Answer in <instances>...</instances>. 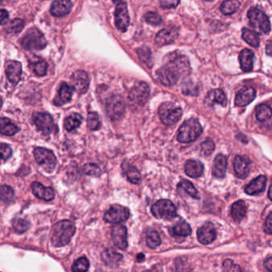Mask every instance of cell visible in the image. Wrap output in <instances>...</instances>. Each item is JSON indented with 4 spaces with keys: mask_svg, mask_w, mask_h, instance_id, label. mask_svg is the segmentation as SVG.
I'll return each mask as SVG.
<instances>
[{
    "mask_svg": "<svg viewBox=\"0 0 272 272\" xmlns=\"http://www.w3.org/2000/svg\"><path fill=\"white\" fill-rule=\"evenodd\" d=\"M1 1H2H2H3V0H1Z\"/></svg>",
    "mask_w": 272,
    "mask_h": 272,
    "instance_id": "cell-62",
    "label": "cell"
},
{
    "mask_svg": "<svg viewBox=\"0 0 272 272\" xmlns=\"http://www.w3.org/2000/svg\"><path fill=\"white\" fill-rule=\"evenodd\" d=\"M123 256L120 253L116 251L113 248H106L102 253V259L105 264L110 268H116L118 267L122 262Z\"/></svg>",
    "mask_w": 272,
    "mask_h": 272,
    "instance_id": "cell-23",
    "label": "cell"
},
{
    "mask_svg": "<svg viewBox=\"0 0 272 272\" xmlns=\"http://www.w3.org/2000/svg\"><path fill=\"white\" fill-rule=\"evenodd\" d=\"M83 122V118L79 113H72L71 115L66 118L64 122L65 129L69 132H72L80 126Z\"/></svg>",
    "mask_w": 272,
    "mask_h": 272,
    "instance_id": "cell-33",
    "label": "cell"
},
{
    "mask_svg": "<svg viewBox=\"0 0 272 272\" xmlns=\"http://www.w3.org/2000/svg\"><path fill=\"white\" fill-rule=\"evenodd\" d=\"M227 166L228 161L226 157L222 154L217 155L214 160L212 174L217 178H224L226 175Z\"/></svg>",
    "mask_w": 272,
    "mask_h": 272,
    "instance_id": "cell-26",
    "label": "cell"
},
{
    "mask_svg": "<svg viewBox=\"0 0 272 272\" xmlns=\"http://www.w3.org/2000/svg\"><path fill=\"white\" fill-rule=\"evenodd\" d=\"M21 44L26 50L37 51L45 48L47 44L43 34L37 28H31L22 38Z\"/></svg>",
    "mask_w": 272,
    "mask_h": 272,
    "instance_id": "cell-4",
    "label": "cell"
},
{
    "mask_svg": "<svg viewBox=\"0 0 272 272\" xmlns=\"http://www.w3.org/2000/svg\"><path fill=\"white\" fill-rule=\"evenodd\" d=\"M266 53L269 56H272V41L269 42L266 46Z\"/></svg>",
    "mask_w": 272,
    "mask_h": 272,
    "instance_id": "cell-57",
    "label": "cell"
},
{
    "mask_svg": "<svg viewBox=\"0 0 272 272\" xmlns=\"http://www.w3.org/2000/svg\"><path fill=\"white\" fill-rule=\"evenodd\" d=\"M25 22L22 20L20 19H16L12 20L7 26V33L11 35H17L19 33L22 31V29L24 28Z\"/></svg>",
    "mask_w": 272,
    "mask_h": 272,
    "instance_id": "cell-39",
    "label": "cell"
},
{
    "mask_svg": "<svg viewBox=\"0 0 272 272\" xmlns=\"http://www.w3.org/2000/svg\"><path fill=\"white\" fill-rule=\"evenodd\" d=\"M12 225H13L15 231L16 232L20 233V234L26 232L28 230L29 228H30V223L28 221H26V220L21 219V218L15 219L13 220V223H12Z\"/></svg>",
    "mask_w": 272,
    "mask_h": 272,
    "instance_id": "cell-42",
    "label": "cell"
},
{
    "mask_svg": "<svg viewBox=\"0 0 272 272\" xmlns=\"http://www.w3.org/2000/svg\"><path fill=\"white\" fill-rule=\"evenodd\" d=\"M87 125L89 129L91 130H98L101 128L102 123L98 113L95 112L89 113L87 117Z\"/></svg>",
    "mask_w": 272,
    "mask_h": 272,
    "instance_id": "cell-40",
    "label": "cell"
},
{
    "mask_svg": "<svg viewBox=\"0 0 272 272\" xmlns=\"http://www.w3.org/2000/svg\"><path fill=\"white\" fill-rule=\"evenodd\" d=\"M115 25L117 28L122 32L126 31L129 25V16L126 3L125 2H119L115 10Z\"/></svg>",
    "mask_w": 272,
    "mask_h": 272,
    "instance_id": "cell-13",
    "label": "cell"
},
{
    "mask_svg": "<svg viewBox=\"0 0 272 272\" xmlns=\"http://www.w3.org/2000/svg\"><path fill=\"white\" fill-rule=\"evenodd\" d=\"M1 154H2V160H7L11 157L12 154V150H11V147L8 145L2 143L1 145Z\"/></svg>",
    "mask_w": 272,
    "mask_h": 272,
    "instance_id": "cell-53",
    "label": "cell"
},
{
    "mask_svg": "<svg viewBox=\"0 0 272 272\" xmlns=\"http://www.w3.org/2000/svg\"><path fill=\"white\" fill-rule=\"evenodd\" d=\"M34 156L37 163L46 170H52L56 166L57 159L55 155L52 151L49 150L47 148L41 147L35 148Z\"/></svg>",
    "mask_w": 272,
    "mask_h": 272,
    "instance_id": "cell-10",
    "label": "cell"
},
{
    "mask_svg": "<svg viewBox=\"0 0 272 272\" xmlns=\"http://www.w3.org/2000/svg\"><path fill=\"white\" fill-rule=\"evenodd\" d=\"M74 87L68 85L67 83H63L59 88V94L54 99V103L57 106H61L71 100Z\"/></svg>",
    "mask_w": 272,
    "mask_h": 272,
    "instance_id": "cell-22",
    "label": "cell"
},
{
    "mask_svg": "<svg viewBox=\"0 0 272 272\" xmlns=\"http://www.w3.org/2000/svg\"><path fill=\"white\" fill-rule=\"evenodd\" d=\"M71 83L74 90L79 94H85L89 88V77L85 71L77 70L71 77Z\"/></svg>",
    "mask_w": 272,
    "mask_h": 272,
    "instance_id": "cell-15",
    "label": "cell"
},
{
    "mask_svg": "<svg viewBox=\"0 0 272 272\" xmlns=\"http://www.w3.org/2000/svg\"><path fill=\"white\" fill-rule=\"evenodd\" d=\"M178 35L179 29L176 26H168L158 32L155 41L158 46H165L172 43L177 39Z\"/></svg>",
    "mask_w": 272,
    "mask_h": 272,
    "instance_id": "cell-14",
    "label": "cell"
},
{
    "mask_svg": "<svg viewBox=\"0 0 272 272\" xmlns=\"http://www.w3.org/2000/svg\"><path fill=\"white\" fill-rule=\"evenodd\" d=\"M242 37L244 39V41L246 42L247 43L249 44L251 46H254V47L259 46L260 41H259V36L254 31L244 28L242 31Z\"/></svg>",
    "mask_w": 272,
    "mask_h": 272,
    "instance_id": "cell-36",
    "label": "cell"
},
{
    "mask_svg": "<svg viewBox=\"0 0 272 272\" xmlns=\"http://www.w3.org/2000/svg\"><path fill=\"white\" fill-rule=\"evenodd\" d=\"M126 111V103L120 95H113L106 102V112L110 119L120 120Z\"/></svg>",
    "mask_w": 272,
    "mask_h": 272,
    "instance_id": "cell-9",
    "label": "cell"
},
{
    "mask_svg": "<svg viewBox=\"0 0 272 272\" xmlns=\"http://www.w3.org/2000/svg\"><path fill=\"white\" fill-rule=\"evenodd\" d=\"M151 211L157 219L172 220L177 216L176 206L168 200H158L152 205Z\"/></svg>",
    "mask_w": 272,
    "mask_h": 272,
    "instance_id": "cell-8",
    "label": "cell"
},
{
    "mask_svg": "<svg viewBox=\"0 0 272 272\" xmlns=\"http://www.w3.org/2000/svg\"><path fill=\"white\" fill-rule=\"evenodd\" d=\"M146 244L150 248H156L161 244L159 234L155 230H148L146 234Z\"/></svg>",
    "mask_w": 272,
    "mask_h": 272,
    "instance_id": "cell-38",
    "label": "cell"
},
{
    "mask_svg": "<svg viewBox=\"0 0 272 272\" xmlns=\"http://www.w3.org/2000/svg\"><path fill=\"white\" fill-rule=\"evenodd\" d=\"M200 148H201V152L204 156H209L215 149V144L211 140H207L205 142H203L200 146Z\"/></svg>",
    "mask_w": 272,
    "mask_h": 272,
    "instance_id": "cell-49",
    "label": "cell"
},
{
    "mask_svg": "<svg viewBox=\"0 0 272 272\" xmlns=\"http://www.w3.org/2000/svg\"><path fill=\"white\" fill-rule=\"evenodd\" d=\"M89 263L85 257H81L72 266L73 272H86L89 269Z\"/></svg>",
    "mask_w": 272,
    "mask_h": 272,
    "instance_id": "cell-44",
    "label": "cell"
},
{
    "mask_svg": "<svg viewBox=\"0 0 272 272\" xmlns=\"http://www.w3.org/2000/svg\"><path fill=\"white\" fill-rule=\"evenodd\" d=\"M160 4L163 8H174L177 7L181 0H159Z\"/></svg>",
    "mask_w": 272,
    "mask_h": 272,
    "instance_id": "cell-52",
    "label": "cell"
},
{
    "mask_svg": "<svg viewBox=\"0 0 272 272\" xmlns=\"http://www.w3.org/2000/svg\"><path fill=\"white\" fill-rule=\"evenodd\" d=\"M205 103L209 105L220 104L225 106L227 104L226 95L221 89H213L208 94L207 97L205 98Z\"/></svg>",
    "mask_w": 272,
    "mask_h": 272,
    "instance_id": "cell-28",
    "label": "cell"
},
{
    "mask_svg": "<svg viewBox=\"0 0 272 272\" xmlns=\"http://www.w3.org/2000/svg\"><path fill=\"white\" fill-rule=\"evenodd\" d=\"M33 70L36 75L40 77L45 76L47 73V69H48V65L46 63V61H44L42 59H39L36 63L33 64Z\"/></svg>",
    "mask_w": 272,
    "mask_h": 272,
    "instance_id": "cell-41",
    "label": "cell"
},
{
    "mask_svg": "<svg viewBox=\"0 0 272 272\" xmlns=\"http://www.w3.org/2000/svg\"><path fill=\"white\" fill-rule=\"evenodd\" d=\"M268 197L272 200V185H271L270 188L268 190Z\"/></svg>",
    "mask_w": 272,
    "mask_h": 272,
    "instance_id": "cell-59",
    "label": "cell"
},
{
    "mask_svg": "<svg viewBox=\"0 0 272 272\" xmlns=\"http://www.w3.org/2000/svg\"><path fill=\"white\" fill-rule=\"evenodd\" d=\"M254 53L249 49L242 50L240 55V63L241 69L244 72H250L253 68Z\"/></svg>",
    "mask_w": 272,
    "mask_h": 272,
    "instance_id": "cell-29",
    "label": "cell"
},
{
    "mask_svg": "<svg viewBox=\"0 0 272 272\" xmlns=\"http://www.w3.org/2000/svg\"><path fill=\"white\" fill-rule=\"evenodd\" d=\"M112 240L116 246L122 250H126L128 247L127 241V229L122 225H117L113 227L111 231Z\"/></svg>",
    "mask_w": 272,
    "mask_h": 272,
    "instance_id": "cell-16",
    "label": "cell"
},
{
    "mask_svg": "<svg viewBox=\"0 0 272 272\" xmlns=\"http://www.w3.org/2000/svg\"><path fill=\"white\" fill-rule=\"evenodd\" d=\"M182 109L172 103H165L159 109V117L161 122L166 126H172L181 119Z\"/></svg>",
    "mask_w": 272,
    "mask_h": 272,
    "instance_id": "cell-7",
    "label": "cell"
},
{
    "mask_svg": "<svg viewBox=\"0 0 272 272\" xmlns=\"http://www.w3.org/2000/svg\"><path fill=\"white\" fill-rule=\"evenodd\" d=\"M149 94H150V90L147 83H137L128 93V103L131 107L135 109L143 106L148 101Z\"/></svg>",
    "mask_w": 272,
    "mask_h": 272,
    "instance_id": "cell-5",
    "label": "cell"
},
{
    "mask_svg": "<svg viewBox=\"0 0 272 272\" xmlns=\"http://www.w3.org/2000/svg\"><path fill=\"white\" fill-rule=\"evenodd\" d=\"M31 188L34 195L41 200L50 201L55 198V191L52 188L45 187L40 182H34L31 185Z\"/></svg>",
    "mask_w": 272,
    "mask_h": 272,
    "instance_id": "cell-21",
    "label": "cell"
},
{
    "mask_svg": "<svg viewBox=\"0 0 272 272\" xmlns=\"http://www.w3.org/2000/svg\"><path fill=\"white\" fill-rule=\"evenodd\" d=\"M14 195V190L8 185H2L1 187V200H2V202H11L13 200Z\"/></svg>",
    "mask_w": 272,
    "mask_h": 272,
    "instance_id": "cell-45",
    "label": "cell"
},
{
    "mask_svg": "<svg viewBox=\"0 0 272 272\" xmlns=\"http://www.w3.org/2000/svg\"><path fill=\"white\" fill-rule=\"evenodd\" d=\"M256 96L255 89L251 87H245L240 90L235 97V104L236 106H246L252 103Z\"/></svg>",
    "mask_w": 272,
    "mask_h": 272,
    "instance_id": "cell-20",
    "label": "cell"
},
{
    "mask_svg": "<svg viewBox=\"0 0 272 272\" xmlns=\"http://www.w3.org/2000/svg\"><path fill=\"white\" fill-rule=\"evenodd\" d=\"M264 266L267 268V270L269 272H272V258H268L265 262H264Z\"/></svg>",
    "mask_w": 272,
    "mask_h": 272,
    "instance_id": "cell-56",
    "label": "cell"
},
{
    "mask_svg": "<svg viewBox=\"0 0 272 272\" xmlns=\"http://www.w3.org/2000/svg\"><path fill=\"white\" fill-rule=\"evenodd\" d=\"M190 73V64L187 57L172 53L167 55L165 64L157 70V76L163 85L172 86L176 84L181 77Z\"/></svg>",
    "mask_w": 272,
    "mask_h": 272,
    "instance_id": "cell-1",
    "label": "cell"
},
{
    "mask_svg": "<svg viewBox=\"0 0 272 272\" xmlns=\"http://www.w3.org/2000/svg\"><path fill=\"white\" fill-rule=\"evenodd\" d=\"M83 172L89 176H99L102 174V170L96 164H85V166H83Z\"/></svg>",
    "mask_w": 272,
    "mask_h": 272,
    "instance_id": "cell-46",
    "label": "cell"
},
{
    "mask_svg": "<svg viewBox=\"0 0 272 272\" xmlns=\"http://www.w3.org/2000/svg\"><path fill=\"white\" fill-rule=\"evenodd\" d=\"M137 54L139 55L140 59H142L145 63L148 64V65L151 63V61H152L151 52L148 48L139 49Z\"/></svg>",
    "mask_w": 272,
    "mask_h": 272,
    "instance_id": "cell-50",
    "label": "cell"
},
{
    "mask_svg": "<svg viewBox=\"0 0 272 272\" xmlns=\"http://www.w3.org/2000/svg\"><path fill=\"white\" fill-rule=\"evenodd\" d=\"M6 74L8 80L14 85H16L21 79L22 65L19 62H10L7 65Z\"/></svg>",
    "mask_w": 272,
    "mask_h": 272,
    "instance_id": "cell-24",
    "label": "cell"
},
{
    "mask_svg": "<svg viewBox=\"0 0 272 272\" xmlns=\"http://www.w3.org/2000/svg\"><path fill=\"white\" fill-rule=\"evenodd\" d=\"M8 19V12L5 10L1 11V24L4 25Z\"/></svg>",
    "mask_w": 272,
    "mask_h": 272,
    "instance_id": "cell-55",
    "label": "cell"
},
{
    "mask_svg": "<svg viewBox=\"0 0 272 272\" xmlns=\"http://www.w3.org/2000/svg\"><path fill=\"white\" fill-rule=\"evenodd\" d=\"M197 91H198V89L191 81H187L184 83L183 87H182V92L184 94L186 95H196L197 94Z\"/></svg>",
    "mask_w": 272,
    "mask_h": 272,
    "instance_id": "cell-47",
    "label": "cell"
},
{
    "mask_svg": "<svg viewBox=\"0 0 272 272\" xmlns=\"http://www.w3.org/2000/svg\"><path fill=\"white\" fill-rule=\"evenodd\" d=\"M33 121L37 127L38 130L49 135L55 128V122L52 116L47 113H35L33 116Z\"/></svg>",
    "mask_w": 272,
    "mask_h": 272,
    "instance_id": "cell-11",
    "label": "cell"
},
{
    "mask_svg": "<svg viewBox=\"0 0 272 272\" xmlns=\"http://www.w3.org/2000/svg\"><path fill=\"white\" fill-rule=\"evenodd\" d=\"M178 187L182 188L185 192L189 194L190 196L193 198H199L198 191L196 189V188L194 187L193 185L190 181L183 180L179 183Z\"/></svg>",
    "mask_w": 272,
    "mask_h": 272,
    "instance_id": "cell-43",
    "label": "cell"
},
{
    "mask_svg": "<svg viewBox=\"0 0 272 272\" xmlns=\"http://www.w3.org/2000/svg\"><path fill=\"white\" fill-rule=\"evenodd\" d=\"M251 161L246 156L238 155L234 160L235 174L240 179L246 178L250 172Z\"/></svg>",
    "mask_w": 272,
    "mask_h": 272,
    "instance_id": "cell-18",
    "label": "cell"
},
{
    "mask_svg": "<svg viewBox=\"0 0 272 272\" xmlns=\"http://www.w3.org/2000/svg\"><path fill=\"white\" fill-rule=\"evenodd\" d=\"M264 231L267 234H272V212L268 215L264 224Z\"/></svg>",
    "mask_w": 272,
    "mask_h": 272,
    "instance_id": "cell-54",
    "label": "cell"
},
{
    "mask_svg": "<svg viewBox=\"0 0 272 272\" xmlns=\"http://www.w3.org/2000/svg\"><path fill=\"white\" fill-rule=\"evenodd\" d=\"M267 184V177L265 176H259L253 181H251L250 184L245 188V192L248 195H257L264 192Z\"/></svg>",
    "mask_w": 272,
    "mask_h": 272,
    "instance_id": "cell-25",
    "label": "cell"
},
{
    "mask_svg": "<svg viewBox=\"0 0 272 272\" xmlns=\"http://www.w3.org/2000/svg\"><path fill=\"white\" fill-rule=\"evenodd\" d=\"M144 18L146 22L149 24L154 25V26L160 25L162 22L161 16L158 14L155 13V12H148V13L146 14Z\"/></svg>",
    "mask_w": 272,
    "mask_h": 272,
    "instance_id": "cell-48",
    "label": "cell"
},
{
    "mask_svg": "<svg viewBox=\"0 0 272 272\" xmlns=\"http://www.w3.org/2000/svg\"><path fill=\"white\" fill-rule=\"evenodd\" d=\"M216 231L211 223H206L197 231V238L202 244H209L216 240Z\"/></svg>",
    "mask_w": 272,
    "mask_h": 272,
    "instance_id": "cell-17",
    "label": "cell"
},
{
    "mask_svg": "<svg viewBox=\"0 0 272 272\" xmlns=\"http://www.w3.org/2000/svg\"><path fill=\"white\" fill-rule=\"evenodd\" d=\"M1 133L6 136H13L19 131V128L10 119L2 118L0 122Z\"/></svg>",
    "mask_w": 272,
    "mask_h": 272,
    "instance_id": "cell-32",
    "label": "cell"
},
{
    "mask_svg": "<svg viewBox=\"0 0 272 272\" xmlns=\"http://www.w3.org/2000/svg\"><path fill=\"white\" fill-rule=\"evenodd\" d=\"M137 261L138 262L144 261V259H145L144 254H142V253H141V254H139V255H137Z\"/></svg>",
    "mask_w": 272,
    "mask_h": 272,
    "instance_id": "cell-58",
    "label": "cell"
},
{
    "mask_svg": "<svg viewBox=\"0 0 272 272\" xmlns=\"http://www.w3.org/2000/svg\"><path fill=\"white\" fill-rule=\"evenodd\" d=\"M171 231H172V235H178V236H188L192 233V229H191L189 224L186 222H181L173 227Z\"/></svg>",
    "mask_w": 272,
    "mask_h": 272,
    "instance_id": "cell-37",
    "label": "cell"
},
{
    "mask_svg": "<svg viewBox=\"0 0 272 272\" xmlns=\"http://www.w3.org/2000/svg\"><path fill=\"white\" fill-rule=\"evenodd\" d=\"M122 168L126 175L127 179L131 183L138 184L141 181V173L135 166H131L130 164L124 163Z\"/></svg>",
    "mask_w": 272,
    "mask_h": 272,
    "instance_id": "cell-31",
    "label": "cell"
},
{
    "mask_svg": "<svg viewBox=\"0 0 272 272\" xmlns=\"http://www.w3.org/2000/svg\"><path fill=\"white\" fill-rule=\"evenodd\" d=\"M72 7V3L70 0H54L50 13L55 17H63L70 13Z\"/></svg>",
    "mask_w": 272,
    "mask_h": 272,
    "instance_id": "cell-19",
    "label": "cell"
},
{
    "mask_svg": "<svg viewBox=\"0 0 272 272\" xmlns=\"http://www.w3.org/2000/svg\"><path fill=\"white\" fill-rule=\"evenodd\" d=\"M231 216L235 221H241L246 215L247 206L243 200H239L231 206Z\"/></svg>",
    "mask_w": 272,
    "mask_h": 272,
    "instance_id": "cell-30",
    "label": "cell"
},
{
    "mask_svg": "<svg viewBox=\"0 0 272 272\" xmlns=\"http://www.w3.org/2000/svg\"><path fill=\"white\" fill-rule=\"evenodd\" d=\"M113 2H116V3H119V2H123V0H113Z\"/></svg>",
    "mask_w": 272,
    "mask_h": 272,
    "instance_id": "cell-60",
    "label": "cell"
},
{
    "mask_svg": "<svg viewBox=\"0 0 272 272\" xmlns=\"http://www.w3.org/2000/svg\"><path fill=\"white\" fill-rule=\"evenodd\" d=\"M256 118L259 122H265L272 117V109L268 105L261 104L258 105L255 110Z\"/></svg>",
    "mask_w": 272,
    "mask_h": 272,
    "instance_id": "cell-35",
    "label": "cell"
},
{
    "mask_svg": "<svg viewBox=\"0 0 272 272\" xmlns=\"http://www.w3.org/2000/svg\"><path fill=\"white\" fill-rule=\"evenodd\" d=\"M129 211L126 208L121 205H113L105 212L104 220L112 224H120L128 220Z\"/></svg>",
    "mask_w": 272,
    "mask_h": 272,
    "instance_id": "cell-12",
    "label": "cell"
},
{
    "mask_svg": "<svg viewBox=\"0 0 272 272\" xmlns=\"http://www.w3.org/2000/svg\"><path fill=\"white\" fill-rule=\"evenodd\" d=\"M76 231L74 223L70 220H62L53 229L51 243L55 247H63L70 243Z\"/></svg>",
    "mask_w": 272,
    "mask_h": 272,
    "instance_id": "cell-2",
    "label": "cell"
},
{
    "mask_svg": "<svg viewBox=\"0 0 272 272\" xmlns=\"http://www.w3.org/2000/svg\"><path fill=\"white\" fill-rule=\"evenodd\" d=\"M185 173L192 178H197L204 172V166L201 162L195 160H189L185 164Z\"/></svg>",
    "mask_w": 272,
    "mask_h": 272,
    "instance_id": "cell-27",
    "label": "cell"
},
{
    "mask_svg": "<svg viewBox=\"0 0 272 272\" xmlns=\"http://www.w3.org/2000/svg\"><path fill=\"white\" fill-rule=\"evenodd\" d=\"M223 269L225 272H240V269L239 266L234 264L231 259H226L223 264Z\"/></svg>",
    "mask_w": 272,
    "mask_h": 272,
    "instance_id": "cell-51",
    "label": "cell"
},
{
    "mask_svg": "<svg viewBox=\"0 0 272 272\" xmlns=\"http://www.w3.org/2000/svg\"><path fill=\"white\" fill-rule=\"evenodd\" d=\"M240 7L239 0H224L220 6V11L225 16H230L237 11Z\"/></svg>",
    "mask_w": 272,
    "mask_h": 272,
    "instance_id": "cell-34",
    "label": "cell"
},
{
    "mask_svg": "<svg viewBox=\"0 0 272 272\" xmlns=\"http://www.w3.org/2000/svg\"><path fill=\"white\" fill-rule=\"evenodd\" d=\"M202 130L199 121L196 118H190L185 121L179 128L177 140L181 143H190L201 135Z\"/></svg>",
    "mask_w": 272,
    "mask_h": 272,
    "instance_id": "cell-3",
    "label": "cell"
},
{
    "mask_svg": "<svg viewBox=\"0 0 272 272\" xmlns=\"http://www.w3.org/2000/svg\"><path fill=\"white\" fill-rule=\"evenodd\" d=\"M248 20L251 25L258 32L268 34L271 31V22L264 11L258 8H251L248 11Z\"/></svg>",
    "mask_w": 272,
    "mask_h": 272,
    "instance_id": "cell-6",
    "label": "cell"
},
{
    "mask_svg": "<svg viewBox=\"0 0 272 272\" xmlns=\"http://www.w3.org/2000/svg\"><path fill=\"white\" fill-rule=\"evenodd\" d=\"M208 1H212V0H208Z\"/></svg>",
    "mask_w": 272,
    "mask_h": 272,
    "instance_id": "cell-61",
    "label": "cell"
}]
</instances>
